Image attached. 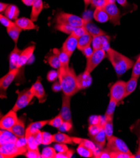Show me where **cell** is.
<instances>
[{"label": "cell", "mask_w": 140, "mask_h": 158, "mask_svg": "<svg viewBox=\"0 0 140 158\" xmlns=\"http://www.w3.org/2000/svg\"><path fill=\"white\" fill-rule=\"evenodd\" d=\"M93 40V37L88 33L83 35L78 39V44H77V49L82 51L86 47L90 46Z\"/></svg>", "instance_id": "28"}, {"label": "cell", "mask_w": 140, "mask_h": 158, "mask_svg": "<svg viewBox=\"0 0 140 158\" xmlns=\"http://www.w3.org/2000/svg\"><path fill=\"white\" fill-rule=\"evenodd\" d=\"M54 139L55 143H64L68 144H73L74 143L72 137L62 132H58L54 134Z\"/></svg>", "instance_id": "31"}, {"label": "cell", "mask_w": 140, "mask_h": 158, "mask_svg": "<svg viewBox=\"0 0 140 158\" xmlns=\"http://www.w3.org/2000/svg\"><path fill=\"white\" fill-rule=\"evenodd\" d=\"M18 120L17 112L11 110L5 115L0 120V128L2 130L9 131L16 124Z\"/></svg>", "instance_id": "10"}, {"label": "cell", "mask_w": 140, "mask_h": 158, "mask_svg": "<svg viewBox=\"0 0 140 158\" xmlns=\"http://www.w3.org/2000/svg\"><path fill=\"white\" fill-rule=\"evenodd\" d=\"M92 81L90 73L84 71L82 73L77 76V85L79 90L89 88Z\"/></svg>", "instance_id": "18"}, {"label": "cell", "mask_w": 140, "mask_h": 158, "mask_svg": "<svg viewBox=\"0 0 140 158\" xmlns=\"http://www.w3.org/2000/svg\"><path fill=\"white\" fill-rule=\"evenodd\" d=\"M32 135L35 142L36 143V144L38 146L42 144V132H41L40 130L35 132Z\"/></svg>", "instance_id": "53"}, {"label": "cell", "mask_w": 140, "mask_h": 158, "mask_svg": "<svg viewBox=\"0 0 140 158\" xmlns=\"http://www.w3.org/2000/svg\"><path fill=\"white\" fill-rule=\"evenodd\" d=\"M71 97H72L64 94L63 97H62V107L59 114L61 115L62 117L63 118L65 122L72 123V114H71V110H70Z\"/></svg>", "instance_id": "12"}, {"label": "cell", "mask_w": 140, "mask_h": 158, "mask_svg": "<svg viewBox=\"0 0 140 158\" xmlns=\"http://www.w3.org/2000/svg\"><path fill=\"white\" fill-rule=\"evenodd\" d=\"M74 153V151L72 149H69L65 152H57L55 158H70L72 157Z\"/></svg>", "instance_id": "51"}, {"label": "cell", "mask_w": 140, "mask_h": 158, "mask_svg": "<svg viewBox=\"0 0 140 158\" xmlns=\"http://www.w3.org/2000/svg\"><path fill=\"white\" fill-rule=\"evenodd\" d=\"M58 81L62 86L64 94L72 97L79 91L77 85V76L70 67L58 69Z\"/></svg>", "instance_id": "1"}, {"label": "cell", "mask_w": 140, "mask_h": 158, "mask_svg": "<svg viewBox=\"0 0 140 158\" xmlns=\"http://www.w3.org/2000/svg\"><path fill=\"white\" fill-rule=\"evenodd\" d=\"M57 151L54 148L46 147L43 149L41 154V157L43 158H55Z\"/></svg>", "instance_id": "37"}, {"label": "cell", "mask_w": 140, "mask_h": 158, "mask_svg": "<svg viewBox=\"0 0 140 158\" xmlns=\"http://www.w3.org/2000/svg\"><path fill=\"white\" fill-rule=\"evenodd\" d=\"M126 83L121 80L118 81L110 88V98L118 103L126 98Z\"/></svg>", "instance_id": "9"}, {"label": "cell", "mask_w": 140, "mask_h": 158, "mask_svg": "<svg viewBox=\"0 0 140 158\" xmlns=\"http://www.w3.org/2000/svg\"><path fill=\"white\" fill-rule=\"evenodd\" d=\"M55 22L56 24H66L74 27H79L84 26L85 19L75 15L61 12L57 15Z\"/></svg>", "instance_id": "3"}, {"label": "cell", "mask_w": 140, "mask_h": 158, "mask_svg": "<svg viewBox=\"0 0 140 158\" xmlns=\"http://www.w3.org/2000/svg\"><path fill=\"white\" fill-rule=\"evenodd\" d=\"M107 57L106 51L103 49H98L94 51V52L87 59L86 66L84 71L88 73H91L93 70L96 69L102 60Z\"/></svg>", "instance_id": "5"}, {"label": "cell", "mask_w": 140, "mask_h": 158, "mask_svg": "<svg viewBox=\"0 0 140 158\" xmlns=\"http://www.w3.org/2000/svg\"><path fill=\"white\" fill-rule=\"evenodd\" d=\"M32 7V12L30 14V19L35 22L37 21L38 16L43 10V4L42 0H34Z\"/></svg>", "instance_id": "24"}, {"label": "cell", "mask_w": 140, "mask_h": 158, "mask_svg": "<svg viewBox=\"0 0 140 158\" xmlns=\"http://www.w3.org/2000/svg\"><path fill=\"white\" fill-rule=\"evenodd\" d=\"M33 94L36 97L40 103L44 102L46 98V94L45 93L43 86L41 83V79L38 77L36 82L30 88Z\"/></svg>", "instance_id": "15"}, {"label": "cell", "mask_w": 140, "mask_h": 158, "mask_svg": "<svg viewBox=\"0 0 140 158\" xmlns=\"http://www.w3.org/2000/svg\"><path fill=\"white\" fill-rule=\"evenodd\" d=\"M23 30L20 28L18 26H17L15 23L14 25L6 28V31L7 33L9 35V36L11 37V39L14 41L15 44L17 43V41L18 40L19 36L20 35V33L22 32V31Z\"/></svg>", "instance_id": "30"}, {"label": "cell", "mask_w": 140, "mask_h": 158, "mask_svg": "<svg viewBox=\"0 0 140 158\" xmlns=\"http://www.w3.org/2000/svg\"><path fill=\"white\" fill-rule=\"evenodd\" d=\"M54 148L56 150L57 152H65L69 150L68 147L66 144L64 143H57L55 144Z\"/></svg>", "instance_id": "52"}, {"label": "cell", "mask_w": 140, "mask_h": 158, "mask_svg": "<svg viewBox=\"0 0 140 158\" xmlns=\"http://www.w3.org/2000/svg\"><path fill=\"white\" fill-rule=\"evenodd\" d=\"M19 68L14 69L0 79V97L2 99L6 98V90L14 80L19 72Z\"/></svg>", "instance_id": "8"}, {"label": "cell", "mask_w": 140, "mask_h": 158, "mask_svg": "<svg viewBox=\"0 0 140 158\" xmlns=\"http://www.w3.org/2000/svg\"><path fill=\"white\" fill-rule=\"evenodd\" d=\"M140 76V59L138 57L136 62L134 64L133 67V71L131 73V77L139 78Z\"/></svg>", "instance_id": "44"}, {"label": "cell", "mask_w": 140, "mask_h": 158, "mask_svg": "<svg viewBox=\"0 0 140 158\" xmlns=\"http://www.w3.org/2000/svg\"><path fill=\"white\" fill-rule=\"evenodd\" d=\"M94 157L96 158H111V152L106 148L99 152H96L94 154Z\"/></svg>", "instance_id": "49"}, {"label": "cell", "mask_w": 140, "mask_h": 158, "mask_svg": "<svg viewBox=\"0 0 140 158\" xmlns=\"http://www.w3.org/2000/svg\"><path fill=\"white\" fill-rule=\"evenodd\" d=\"M81 52H82L84 56H86V59H87L90 56H91V55L94 52V49H93L92 47H91L90 46H89L86 47V48H85L84 50H82Z\"/></svg>", "instance_id": "55"}, {"label": "cell", "mask_w": 140, "mask_h": 158, "mask_svg": "<svg viewBox=\"0 0 140 158\" xmlns=\"http://www.w3.org/2000/svg\"><path fill=\"white\" fill-rule=\"evenodd\" d=\"M93 17L96 21L99 23H106L110 20V17L104 8H96L93 14Z\"/></svg>", "instance_id": "26"}, {"label": "cell", "mask_w": 140, "mask_h": 158, "mask_svg": "<svg viewBox=\"0 0 140 158\" xmlns=\"http://www.w3.org/2000/svg\"><path fill=\"white\" fill-rule=\"evenodd\" d=\"M90 138H91V140L94 142V144L96 145V146L101 149L104 148L106 144L107 137L104 131V129H101L100 132L98 134H97L96 135L90 137Z\"/></svg>", "instance_id": "27"}, {"label": "cell", "mask_w": 140, "mask_h": 158, "mask_svg": "<svg viewBox=\"0 0 140 158\" xmlns=\"http://www.w3.org/2000/svg\"><path fill=\"white\" fill-rule=\"evenodd\" d=\"M9 131L11 132L18 138L25 137L26 129L24 120L22 118H18L16 124L11 129H10Z\"/></svg>", "instance_id": "21"}, {"label": "cell", "mask_w": 140, "mask_h": 158, "mask_svg": "<svg viewBox=\"0 0 140 158\" xmlns=\"http://www.w3.org/2000/svg\"><path fill=\"white\" fill-rule=\"evenodd\" d=\"M104 9L110 17V21L114 25H120L121 15L120 11L118 9L115 3H110L104 6Z\"/></svg>", "instance_id": "11"}, {"label": "cell", "mask_w": 140, "mask_h": 158, "mask_svg": "<svg viewBox=\"0 0 140 158\" xmlns=\"http://www.w3.org/2000/svg\"><path fill=\"white\" fill-rule=\"evenodd\" d=\"M55 28L58 31H62V32L68 35H70L75 30V27L66 24H56L55 26Z\"/></svg>", "instance_id": "38"}, {"label": "cell", "mask_w": 140, "mask_h": 158, "mask_svg": "<svg viewBox=\"0 0 140 158\" xmlns=\"http://www.w3.org/2000/svg\"><path fill=\"white\" fill-rule=\"evenodd\" d=\"M106 148L110 152H122L132 154L126 144L122 139L114 135L107 139Z\"/></svg>", "instance_id": "6"}, {"label": "cell", "mask_w": 140, "mask_h": 158, "mask_svg": "<svg viewBox=\"0 0 140 158\" xmlns=\"http://www.w3.org/2000/svg\"><path fill=\"white\" fill-rule=\"evenodd\" d=\"M52 89L54 92L57 93L60 91H62V86L60 85V83L59 81H54V84L52 86Z\"/></svg>", "instance_id": "56"}, {"label": "cell", "mask_w": 140, "mask_h": 158, "mask_svg": "<svg viewBox=\"0 0 140 158\" xmlns=\"http://www.w3.org/2000/svg\"><path fill=\"white\" fill-rule=\"evenodd\" d=\"M78 39L79 38H77L72 34L69 35L68 38L66 40L63 45H62V51H63L70 57H71L75 49L77 48Z\"/></svg>", "instance_id": "13"}, {"label": "cell", "mask_w": 140, "mask_h": 158, "mask_svg": "<svg viewBox=\"0 0 140 158\" xmlns=\"http://www.w3.org/2000/svg\"><path fill=\"white\" fill-rule=\"evenodd\" d=\"M22 3L27 6H32L34 0H22Z\"/></svg>", "instance_id": "59"}, {"label": "cell", "mask_w": 140, "mask_h": 158, "mask_svg": "<svg viewBox=\"0 0 140 158\" xmlns=\"http://www.w3.org/2000/svg\"><path fill=\"white\" fill-rule=\"evenodd\" d=\"M116 2L122 7H126L128 6L127 0H116Z\"/></svg>", "instance_id": "57"}, {"label": "cell", "mask_w": 140, "mask_h": 158, "mask_svg": "<svg viewBox=\"0 0 140 158\" xmlns=\"http://www.w3.org/2000/svg\"><path fill=\"white\" fill-rule=\"evenodd\" d=\"M26 148H21L14 143L0 145V156L2 158H13L20 155H25Z\"/></svg>", "instance_id": "4"}, {"label": "cell", "mask_w": 140, "mask_h": 158, "mask_svg": "<svg viewBox=\"0 0 140 158\" xmlns=\"http://www.w3.org/2000/svg\"><path fill=\"white\" fill-rule=\"evenodd\" d=\"M49 120H41L37 121L35 122L31 123L26 129L25 133V138H28L30 135H32L35 132L40 131L42 128H43L45 125L48 124Z\"/></svg>", "instance_id": "20"}, {"label": "cell", "mask_w": 140, "mask_h": 158, "mask_svg": "<svg viewBox=\"0 0 140 158\" xmlns=\"http://www.w3.org/2000/svg\"><path fill=\"white\" fill-rule=\"evenodd\" d=\"M110 40V37L106 34L93 38L92 42V49H94V51L103 49L106 51V50L110 47V46H109Z\"/></svg>", "instance_id": "14"}, {"label": "cell", "mask_w": 140, "mask_h": 158, "mask_svg": "<svg viewBox=\"0 0 140 158\" xmlns=\"http://www.w3.org/2000/svg\"><path fill=\"white\" fill-rule=\"evenodd\" d=\"M106 54L118 77H121L134 66L133 60L110 47L106 50Z\"/></svg>", "instance_id": "2"}, {"label": "cell", "mask_w": 140, "mask_h": 158, "mask_svg": "<svg viewBox=\"0 0 140 158\" xmlns=\"http://www.w3.org/2000/svg\"><path fill=\"white\" fill-rule=\"evenodd\" d=\"M15 23L18 26L23 30H35L37 29V25L34 23V22L31 19L22 17L17 19L15 20Z\"/></svg>", "instance_id": "23"}, {"label": "cell", "mask_w": 140, "mask_h": 158, "mask_svg": "<svg viewBox=\"0 0 140 158\" xmlns=\"http://www.w3.org/2000/svg\"><path fill=\"white\" fill-rule=\"evenodd\" d=\"M54 53H56L58 54L60 62V66L62 68H67L69 67V61H70V56L64 52L63 51H59V50L57 49H54Z\"/></svg>", "instance_id": "32"}, {"label": "cell", "mask_w": 140, "mask_h": 158, "mask_svg": "<svg viewBox=\"0 0 140 158\" xmlns=\"http://www.w3.org/2000/svg\"><path fill=\"white\" fill-rule=\"evenodd\" d=\"M18 137L14 135L11 132L7 130H2L0 132V145L8 143H16Z\"/></svg>", "instance_id": "22"}, {"label": "cell", "mask_w": 140, "mask_h": 158, "mask_svg": "<svg viewBox=\"0 0 140 158\" xmlns=\"http://www.w3.org/2000/svg\"><path fill=\"white\" fill-rule=\"evenodd\" d=\"M54 142V135L47 132H42V144L49 145Z\"/></svg>", "instance_id": "43"}, {"label": "cell", "mask_w": 140, "mask_h": 158, "mask_svg": "<svg viewBox=\"0 0 140 158\" xmlns=\"http://www.w3.org/2000/svg\"><path fill=\"white\" fill-rule=\"evenodd\" d=\"M118 103L113 99L110 98V102H109L108 106L107 108L106 112L105 113L104 117L106 118H113L114 113L116 109V106Z\"/></svg>", "instance_id": "35"}, {"label": "cell", "mask_w": 140, "mask_h": 158, "mask_svg": "<svg viewBox=\"0 0 140 158\" xmlns=\"http://www.w3.org/2000/svg\"><path fill=\"white\" fill-rule=\"evenodd\" d=\"M111 158H134V156L126 152H111Z\"/></svg>", "instance_id": "45"}, {"label": "cell", "mask_w": 140, "mask_h": 158, "mask_svg": "<svg viewBox=\"0 0 140 158\" xmlns=\"http://www.w3.org/2000/svg\"><path fill=\"white\" fill-rule=\"evenodd\" d=\"M84 27L86 28L87 33L90 34L93 38L106 35L104 31L98 27L96 25H95L92 22L89 20L85 19V22L84 24Z\"/></svg>", "instance_id": "16"}, {"label": "cell", "mask_w": 140, "mask_h": 158, "mask_svg": "<svg viewBox=\"0 0 140 158\" xmlns=\"http://www.w3.org/2000/svg\"><path fill=\"white\" fill-rule=\"evenodd\" d=\"M5 15L11 20H16L20 14L19 8L14 5H9L4 12Z\"/></svg>", "instance_id": "29"}, {"label": "cell", "mask_w": 140, "mask_h": 158, "mask_svg": "<svg viewBox=\"0 0 140 158\" xmlns=\"http://www.w3.org/2000/svg\"><path fill=\"white\" fill-rule=\"evenodd\" d=\"M25 156L27 158H40L41 157V154L39 150H31L27 149L25 154Z\"/></svg>", "instance_id": "47"}, {"label": "cell", "mask_w": 140, "mask_h": 158, "mask_svg": "<svg viewBox=\"0 0 140 158\" xmlns=\"http://www.w3.org/2000/svg\"><path fill=\"white\" fill-rule=\"evenodd\" d=\"M139 59H140V56H139Z\"/></svg>", "instance_id": "63"}, {"label": "cell", "mask_w": 140, "mask_h": 158, "mask_svg": "<svg viewBox=\"0 0 140 158\" xmlns=\"http://www.w3.org/2000/svg\"><path fill=\"white\" fill-rule=\"evenodd\" d=\"M22 51L18 48L17 45L14 46L9 56V71L18 68V62Z\"/></svg>", "instance_id": "17"}, {"label": "cell", "mask_w": 140, "mask_h": 158, "mask_svg": "<svg viewBox=\"0 0 140 158\" xmlns=\"http://www.w3.org/2000/svg\"><path fill=\"white\" fill-rule=\"evenodd\" d=\"M134 158H140V149H138V151L135 154H134Z\"/></svg>", "instance_id": "61"}, {"label": "cell", "mask_w": 140, "mask_h": 158, "mask_svg": "<svg viewBox=\"0 0 140 158\" xmlns=\"http://www.w3.org/2000/svg\"><path fill=\"white\" fill-rule=\"evenodd\" d=\"M84 5H85V8L86 9L87 8V6L90 4L91 0H84Z\"/></svg>", "instance_id": "60"}, {"label": "cell", "mask_w": 140, "mask_h": 158, "mask_svg": "<svg viewBox=\"0 0 140 158\" xmlns=\"http://www.w3.org/2000/svg\"><path fill=\"white\" fill-rule=\"evenodd\" d=\"M138 140H139V145H138V148L140 149V135L138 136Z\"/></svg>", "instance_id": "62"}, {"label": "cell", "mask_w": 140, "mask_h": 158, "mask_svg": "<svg viewBox=\"0 0 140 158\" xmlns=\"http://www.w3.org/2000/svg\"><path fill=\"white\" fill-rule=\"evenodd\" d=\"M103 129L106 133L107 140L113 135V118H106L103 124Z\"/></svg>", "instance_id": "33"}, {"label": "cell", "mask_w": 140, "mask_h": 158, "mask_svg": "<svg viewBox=\"0 0 140 158\" xmlns=\"http://www.w3.org/2000/svg\"><path fill=\"white\" fill-rule=\"evenodd\" d=\"M49 64L54 69H58L60 66V62L57 54L54 53V55L50 56L48 58Z\"/></svg>", "instance_id": "40"}, {"label": "cell", "mask_w": 140, "mask_h": 158, "mask_svg": "<svg viewBox=\"0 0 140 158\" xmlns=\"http://www.w3.org/2000/svg\"><path fill=\"white\" fill-rule=\"evenodd\" d=\"M77 152L83 157H92L94 156V151L82 145H79L77 148Z\"/></svg>", "instance_id": "36"}, {"label": "cell", "mask_w": 140, "mask_h": 158, "mask_svg": "<svg viewBox=\"0 0 140 158\" xmlns=\"http://www.w3.org/2000/svg\"><path fill=\"white\" fill-rule=\"evenodd\" d=\"M57 78H58V71L55 70L50 71L46 76V79L49 82H54Z\"/></svg>", "instance_id": "50"}, {"label": "cell", "mask_w": 140, "mask_h": 158, "mask_svg": "<svg viewBox=\"0 0 140 158\" xmlns=\"http://www.w3.org/2000/svg\"><path fill=\"white\" fill-rule=\"evenodd\" d=\"M18 94V95L17 102L12 108V110L16 112L26 107L32 100L34 97H35L30 88L20 91Z\"/></svg>", "instance_id": "7"}, {"label": "cell", "mask_w": 140, "mask_h": 158, "mask_svg": "<svg viewBox=\"0 0 140 158\" xmlns=\"http://www.w3.org/2000/svg\"><path fill=\"white\" fill-rule=\"evenodd\" d=\"M35 49V46L31 45L26 47V49L22 51L20 57L19 62H18V68L20 69L26 64L28 60L32 57Z\"/></svg>", "instance_id": "19"}, {"label": "cell", "mask_w": 140, "mask_h": 158, "mask_svg": "<svg viewBox=\"0 0 140 158\" xmlns=\"http://www.w3.org/2000/svg\"><path fill=\"white\" fill-rule=\"evenodd\" d=\"M72 128V123L68 122H64V123L62 124L61 127L58 129L60 132H69Z\"/></svg>", "instance_id": "54"}, {"label": "cell", "mask_w": 140, "mask_h": 158, "mask_svg": "<svg viewBox=\"0 0 140 158\" xmlns=\"http://www.w3.org/2000/svg\"><path fill=\"white\" fill-rule=\"evenodd\" d=\"M87 33V31L86 28L84 26H82V27H75V30H74V31L72 34L73 35H74L75 37H77V38H79Z\"/></svg>", "instance_id": "48"}, {"label": "cell", "mask_w": 140, "mask_h": 158, "mask_svg": "<svg viewBox=\"0 0 140 158\" xmlns=\"http://www.w3.org/2000/svg\"><path fill=\"white\" fill-rule=\"evenodd\" d=\"M9 6V4L5 3H2L1 2L0 3V12H5V11L6 10V8H8V6Z\"/></svg>", "instance_id": "58"}, {"label": "cell", "mask_w": 140, "mask_h": 158, "mask_svg": "<svg viewBox=\"0 0 140 158\" xmlns=\"http://www.w3.org/2000/svg\"><path fill=\"white\" fill-rule=\"evenodd\" d=\"M102 129L103 125L101 124H90L88 128L89 135L90 137L94 136Z\"/></svg>", "instance_id": "42"}, {"label": "cell", "mask_w": 140, "mask_h": 158, "mask_svg": "<svg viewBox=\"0 0 140 158\" xmlns=\"http://www.w3.org/2000/svg\"><path fill=\"white\" fill-rule=\"evenodd\" d=\"M0 22H1L3 26L6 28L11 27L15 25V22H13L10 19L6 17L5 15H3L2 14L0 15Z\"/></svg>", "instance_id": "46"}, {"label": "cell", "mask_w": 140, "mask_h": 158, "mask_svg": "<svg viewBox=\"0 0 140 158\" xmlns=\"http://www.w3.org/2000/svg\"><path fill=\"white\" fill-rule=\"evenodd\" d=\"M138 78L131 77L130 80L126 83V98L134 91L136 88L138 83Z\"/></svg>", "instance_id": "34"}, {"label": "cell", "mask_w": 140, "mask_h": 158, "mask_svg": "<svg viewBox=\"0 0 140 158\" xmlns=\"http://www.w3.org/2000/svg\"><path fill=\"white\" fill-rule=\"evenodd\" d=\"M72 138L74 144L82 145L87 148L90 149L91 150L94 151V154L97 152V146L92 140H90L87 139H83V138L76 137H72Z\"/></svg>", "instance_id": "25"}, {"label": "cell", "mask_w": 140, "mask_h": 158, "mask_svg": "<svg viewBox=\"0 0 140 158\" xmlns=\"http://www.w3.org/2000/svg\"><path fill=\"white\" fill-rule=\"evenodd\" d=\"M116 0H91L90 5L92 8H104V6L110 3H115Z\"/></svg>", "instance_id": "41"}, {"label": "cell", "mask_w": 140, "mask_h": 158, "mask_svg": "<svg viewBox=\"0 0 140 158\" xmlns=\"http://www.w3.org/2000/svg\"><path fill=\"white\" fill-rule=\"evenodd\" d=\"M64 122H65L64 120L63 119V118L62 117L61 115L59 114L55 117H54L53 119L50 120L48 124L49 125L52 126V127H53L59 129L62 125V124L64 123Z\"/></svg>", "instance_id": "39"}]
</instances>
